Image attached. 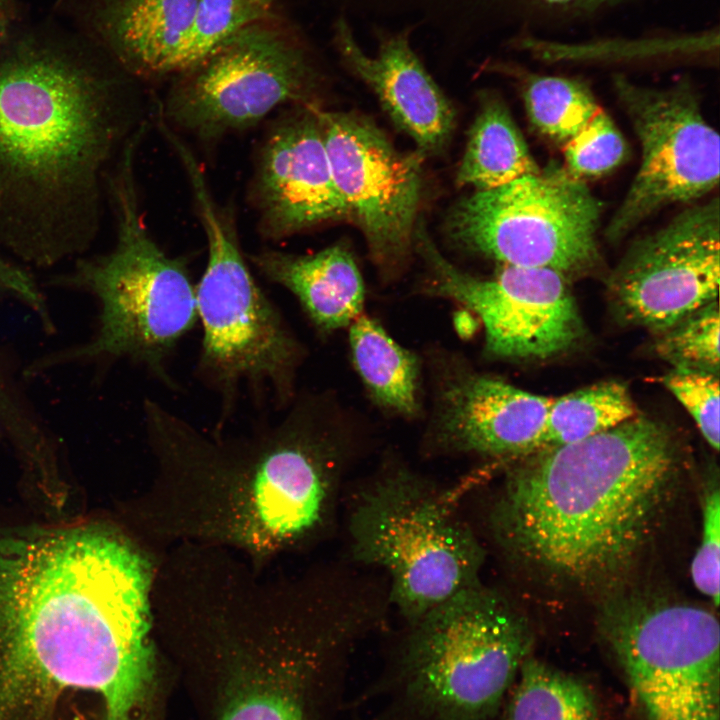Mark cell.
<instances>
[{
    "instance_id": "obj_1",
    "label": "cell",
    "mask_w": 720,
    "mask_h": 720,
    "mask_svg": "<svg viewBox=\"0 0 720 720\" xmlns=\"http://www.w3.org/2000/svg\"><path fill=\"white\" fill-rule=\"evenodd\" d=\"M150 571L96 526L0 536V678L91 690L139 720L153 675Z\"/></svg>"
},
{
    "instance_id": "obj_2",
    "label": "cell",
    "mask_w": 720,
    "mask_h": 720,
    "mask_svg": "<svg viewBox=\"0 0 720 720\" xmlns=\"http://www.w3.org/2000/svg\"><path fill=\"white\" fill-rule=\"evenodd\" d=\"M670 430L633 418L519 458L490 515L515 562L582 590L616 584L672 504L680 472Z\"/></svg>"
},
{
    "instance_id": "obj_3",
    "label": "cell",
    "mask_w": 720,
    "mask_h": 720,
    "mask_svg": "<svg viewBox=\"0 0 720 720\" xmlns=\"http://www.w3.org/2000/svg\"><path fill=\"white\" fill-rule=\"evenodd\" d=\"M119 96L67 53L24 44L0 56V249L36 267L88 249L124 128Z\"/></svg>"
},
{
    "instance_id": "obj_4",
    "label": "cell",
    "mask_w": 720,
    "mask_h": 720,
    "mask_svg": "<svg viewBox=\"0 0 720 720\" xmlns=\"http://www.w3.org/2000/svg\"><path fill=\"white\" fill-rule=\"evenodd\" d=\"M142 134L126 141L108 187L116 218L113 249L79 259L54 279L93 296L97 328L85 343L36 361L40 371L72 362L128 359L171 385L167 361L197 320L196 289L183 259L168 256L153 239L140 210L135 157Z\"/></svg>"
},
{
    "instance_id": "obj_5",
    "label": "cell",
    "mask_w": 720,
    "mask_h": 720,
    "mask_svg": "<svg viewBox=\"0 0 720 720\" xmlns=\"http://www.w3.org/2000/svg\"><path fill=\"white\" fill-rule=\"evenodd\" d=\"M178 157L208 244L195 286L203 329L198 373L220 396L224 417L243 386L287 408L296 397L305 348L254 279L232 216L215 201L200 163L188 149Z\"/></svg>"
},
{
    "instance_id": "obj_6",
    "label": "cell",
    "mask_w": 720,
    "mask_h": 720,
    "mask_svg": "<svg viewBox=\"0 0 720 720\" xmlns=\"http://www.w3.org/2000/svg\"><path fill=\"white\" fill-rule=\"evenodd\" d=\"M348 531L353 558L386 573L388 600L409 625L481 582L484 549L449 493L405 466L358 493Z\"/></svg>"
},
{
    "instance_id": "obj_7",
    "label": "cell",
    "mask_w": 720,
    "mask_h": 720,
    "mask_svg": "<svg viewBox=\"0 0 720 720\" xmlns=\"http://www.w3.org/2000/svg\"><path fill=\"white\" fill-rule=\"evenodd\" d=\"M409 626L400 665L404 690L434 720L490 717L533 644L526 619L482 582Z\"/></svg>"
},
{
    "instance_id": "obj_8",
    "label": "cell",
    "mask_w": 720,
    "mask_h": 720,
    "mask_svg": "<svg viewBox=\"0 0 720 720\" xmlns=\"http://www.w3.org/2000/svg\"><path fill=\"white\" fill-rule=\"evenodd\" d=\"M600 212L583 180L550 166L476 190L452 207L445 227L449 239L470 253L567 277L599 263Z\"/></svg>"
},
{
    "instance_id": "obj_9",
    "label": "cell",
    "mask_w": 720,
    "mask_h": 720,
    "mask_svg": "<svg viewBox=\"0 0 720 720\" xmlns=\"http://www.w3.org/2000/svg\"><path fill=\"white\" fill-rule=\"evenodd\" d=\"M600 630L650 720H720V629L705 607L635 592Z\"/></svg>"
},
{
    "instance_id": "obj_10",
    "label": "cell",
    "mask_w": 720,
    "mask_h": 720,
    "mask_svg": "<svg viewBox=\"0 0 720 720\" xmlns=\"http://www.w3.org/2000/svg\"><path fill=\"white\" fill-rule=\"evenodd\" d=\"M178 75L164 116L203 139L249 128L286 104H311L314 71L307 52L272 15Z\"/></svg>"
},
{
    "instance_id": "obj_11",
    "label": "cell",
    "mask_w": 720,
    "mask_h": 720,
    "mask_svg": "<svg viewBox=\"0 0 720 720\" xmlns=\"http://www.w3.org/2000/svg\"><path fill=\"white\" fill-rule=\"evenodd\" d=\"M413 248L426 267L423 293L453 300L472 311L485 331V352L505 359H543L570 348L582 322L566 277L545 268L511 265L491 277L454 266L416 225Z\"/></svg>"
},
{
    "instance_id": "obj_12",
    "label": "cell",
    "mask_w": 720,
    "mask_h": 720,
    "mask_svg": "<svg viewBox=\"0 0 720 720\" xmlns=\"http://www.w3.org/2000/svg\"><path fill=\"white\" fill-rule=\"evenodd\" d=\"M613 82L641 146L639 169L605 231L618 241L660 208L716 188L720 142L689 83L651 88L624 76Z\"/></svg>"
},
{
    "instance_id": "obj_13",
    "label": "cell",
    "mask_w": 720,
    "mask_h": 720,
    "mask_svg": "<svg viewBox=\"0 0 720 720\" xmlns=\"http://www.w3.org/2000/svg\"><path fill=\"white\" fill-rule=\"evenodd\" d=\"M333 177L384 282L400 276L412 249L424 155L399 151L367 117L315 106Z\"/></svg>"
},
{
    "instance_id": "obj_14",
    "label": "cell",
    "mask_w": 720,
    "mask_h": 720,
    "mask_svg": "<svg viewBox=\"0 0 720 720\" xmlns=\"http://www.w3.org/2000/svg\"><path fill=\"white\" fill-rule=\"evenodd\" d=\"M719 279L716 197L634 242L613 272L610 290L625 320L661 333L716 300Z\"/></svg>"
},
{
    "instance_id": "obj_15",
    "label": "cell",
    "mask_w": 720,
    "mask_h": 720,
    "mask_svg": "<svg viewBox=\"0 0 720 720\" xmlns=\"http://www.w3.org/2000/svg\"><path fill=\"white\" fill-rule=\"evenodd\" d=\"M427 442L442 453L519 459L541 447L553 398L481 373L463 356L431 351Z\"/></svg>"
},
{
    "instance_id": "obj_16",
    "label": "cell",
    "mask_w": 720,
    "mask_h": 720,
    "mask_svg": "<svg viewBox=\"0 0 720 720\" xmlns=\"http://www.w3.org/2000/svg\"><path fill=\"white\" fill-rule=\"evenodd\" d=\"M261 233L280 239L349 218L335 183L314 104L269 129L253 183Z\"/></svg>"
},
{
    "instance_id": "obj_17",
    "label": "cell",
    "mask_w": 720,
    "mask_h": 720,
    "mask_svg": "<svg viewBox=\"0 0 720 720\" xmlns=\"http://www.w3.org/2000/svg\"><path fill=\"white\" fill-rule=\"evenodd\" d=\"M332 41L345 66L374 92L419 152L437 153L447 144L455 124L453 106L417 56L408 31L381 35L376 52L369 54L340 18Z\"/></svg>"
},
{
    "instance_id": "obj_18",
    "label": "cell",
    "mask_w": 720,
    "mask_h": 720,
    "mask_svg": "<svg viewBox=\"0 0 720 720\" xmlns=\"http://www.w3.org/2000/svg\"><path fill=\"white\" fill-rule=\"evenodd\" d=\"M250 261L267 280L295 296L321 336L349 326L362 312L363 279L343 243L302 255L267 249Z\"/></svg>"
},
{
    "instance_id": "obj_19",
    "label": "cell",
    "mask_w": 720,
    "mask_h": 720,
    "mask_svg": "<svg viewBox=\"0 0 720 720\" xmlns=\"http://www.w3.org/2000/svg\"><path fill=\"white\" fill-rule=\"evenodd\" d=\"M197 0H106L104 36L119 61L143 76L177 73Z\"/></svg>"
},
{
    "instance_id": "obj_20",
    "label": "cell",
    "mask_w": 720,
    "mask_h": 720,
    "mask_svg": "<svg viewBox=\"0 0 720 720\" xmlns=\"http://www.w3.org/2000/svg\"><path fill=\"white\" fill-rule=\"evenodd\" d=\"M349 344L353 365L372 401L392 415L418 418L422 405L417 355L362 313L349 325Z\"/></svg>"
},
{
    "instance_id": "obj_21",
    "label": "cell",
    "mask_w": 720,
    "mask_h": 720,
    "mask_svg": "<svg viewBox=\"0 0 720 720\" xmlns=\"http://www.w3.org/2000/svg\"><path fill=\"white\" fill-rule=\"evenodd\" d=\"M540 169L503 101L482 97L456 173L458 186L486 190Z\"/></svg>"
},
{
    "instance_id": "obj_22",
    "label": "cell",
    "mask_w": 720,
    "mask_h": 720,
    "mask_svg": "<svg viewBox=\"0 0 720 720\" xmlns=\"http://www.w3.org/2000/svg\"><path fill=\"white\" fill-rule=\"evenodd\" d=\"M718 32L640 39H601L563 43L525 37L518 47L551 62H620L710 54L718 49Z\"/></svg>"
},
{
    "instance_id": "obj_23",
    "label": "cell",
    "mask_w": 720,
    "mask_h": 720,
    "mask_svg": "<svg viewBox=\"0 0 720 720\" xmlns=\"http://www.w3.org/2000/svg\"><path fill=\"white\" fill-rule=\"evenodd\" d=\"M638 414L626 385L601 382L552 399L539 450L577 442Z\"/></svg>"
},
{
    "instance_id": "obj_24",
    "label": "cell",
    "mask_w": 720,
    "mask_h": 720,
    "mask_svg": "<svg viewBox=\"0 0 720 720\" xmlns=\"http://www.w3.org/2000/svg\"><path fill=\"white\" fill-rule=\"evenodd\" d=\"M518 675L506 720H598L593 695L574 677L531 657Z\"/></svg>"
},
{
    "instance_id": "obj_25",
    "label": "cell",
    "mask_w": 720,
    "mask_h": 720,
    "mask_svg": "<svg viewBox=\"0 0 720 720\" xmlns=\"http://www.w3.org/2000/svg\"><path fill=\"white\" fill-rule=\"evenodd\" d=\"M522 96L533 127L563 144L580 132L600 108L584 82L559 76L525 74Z\"/></svg>"
},
{
    "instance_id": "obj_26",
    "label": "cell",
    "mask_w": 720,
    "mask_h": 720,
    "mask_svg": "<svg viewBox=\"0 0 720 720\" xmlns=\"http://www.w3.org/2000/svg\"><path fill=\"white\" fill-rule=\"evenodd\" d=\"M271 0H197L178 73L192 67L247 25L271 15Z\"/></svg>"
},
{
    "instance_id": "obj_27",
    "label": "cell",
    "mask_w": 720,
    "mask_h": 720,
    "mask_svg": "<svg viewBox=\"0 0 720 720\" xmlns=\"http://www.w3.org/2000/svg\"><path fill=\"white\" fill-rule=\"evenodd\" d=\"M719 331L716 299L661 332L656 351L673 367L719 374Z\"/></svg>"
},
{
    "instance_id": "obj_28",
    "label": "cell",
    "mask_w": 720,
    "mask_h": 720,
    "mask_svg": "<svg viewBox=\"0 0 720 720\" xmlns=\"http://www.w3.org/2000/svg\"><path fill=\"white\" fill-rule=\"evenodd\" d=\"M626 142L612 119L601 109L564 144L565 169L583 179L603 175L624 160Z\"/></svg>"
},
{
    "instance_id": "obj_29",
    "label": "cell",
    "mask_w": 720,
    "mask_h": 720,
    "mask_svg": "<svg viewBox=\"0 0 720 720\" xmlns=\"http://www.w3.org/2000/svg\"><path fill=\"white\" fill-rule=\"evenodd\" d=\"M719 374L674 367L663 384L694 419L706 442L719 448Z\"/></svg>"
},
{
    "instance_id": "obj_30",
    "label": "cell",
    "mask_w": 720,
    "mask_h": 720,
    "mask_svg": "<svg viewBox=\"0 0 720 720\" xmlns=\"http://www.w3.org/2000/svg\"><path fill=\"white\" fill-rule=\"evenodd\" d=\"M702 529L700 545L691 563V578L715 608L719 605L720 569V488L717 477H710L702 490Z\"/></svg>"
},
{
    "instance_id": "obj_31",
    "label": "cell",
    "mask_w": 720,
    "mask_h": 720,
    "mask_svg": "<svg viewBox=\"0 0 720 720\" xmlns=\"http://www.w3.org/2000/svg\"><path fill=\"white\" fill-rule=\"evenodd\" d=\"M223 720H303V716L298 705L287 696L258 690L233 702Z\"/></svg>"
},
{
    "instance_id": "obj_32",
    "label": "cell",
    "mask_w": 720,
    "mask_h": 720,
    "mask_svg": "<svg viewBox=\"0 0 720 720\" xmlns=\"http://www.w3.org/2000/svg\"><path fill=\"white\" fill-rule=\"evenodd\" d=\"M0 293L11 296L30 309L42 306L44 297L34 279L0 254Z\"/></svg>"
},
{
    "instance_id": "obj_33",
    "label": "cell",
    "mask_w": 720,
    "mask_h": 720,
    "mask_svg": "<svg viewBox=\"0 0 720 720\" xmlns=\"http://www.w3.org/2000/svg\"><path fill=\"white\" fill-rule=\"evenodd\" d=\"M537 12L552 14H586L616 5L623 0H511Z\"/></svg>"
},
{
    "instance_id": "obj_34",
    "label": "cell",
    "mask_w": 720,
    "mask_h": 720,
    "mask_svg": "<svg viewBox=\"0 0 720 720\" xmlns=\"http://www.w3.org/2000/svg\"><path fill=\"white\" fill-rule=\"evenodd\" d=\"M9 23H10V18H9L8 10L4 7V5L0 1V52H1L2 45L5 41V37L8 32V28L10 25Z\"/></svg>"
}]
</instances>
